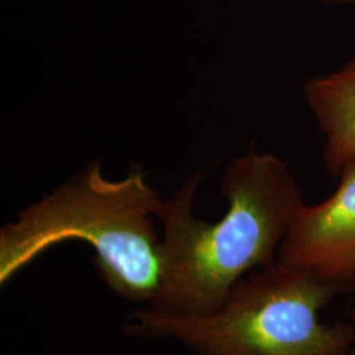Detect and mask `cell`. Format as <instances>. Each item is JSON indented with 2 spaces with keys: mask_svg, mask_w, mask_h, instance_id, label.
Listing matches in <instances>:
<instances>
[{
  "mask_svg": "<svg viewBox=\"0 0 355 355\" xmlns=\"http://www.w3.org/2000/svg\"><path fill=\"white\" fill-rule=\"evenodd\" d=\"M303 95L325 139L324 165L338 177L355 158V57L328 74L309 78Z\"/></svg>",
  "mask_w": 355,
  "mask_h": 355,
  "instance_id": "5b68a950",
  "label": "cell"
},
{
  "mask_svg": "<svg viewBox=\"0 0 355 355\" xmlns=\"http://www.w3.org/2000/svg\"><path fill=\"white\" fill-rule=\"evenodd\" d=\"M322 4H330V6H355V0H316Z\"/></svg>",
  "mask_w": 355,
  "mask_h": 355,
  "instance_id": "8992f818",
  "label": "cell"
},
{
  "mask_svg": "<svg viewBox=\"0 0 355 355\" xmlns=\"http://www.w3.org/2000/svg\"><path fill=\"white\" fill-rule=\"evenodd\" d=\"M353 316L355 318V311L353 312ZM350 355H355V345L354 347H353V350H352V353H350Z\"/></svg>",
  "mask_w": 355,
  "mask_h": 355,
  "instance_id": "52a82bcc",
  "label": "cell"
},
{
  "mask_svg": "<svg viewBox=\"0 0 355 355\" xmlns=\"http://www.w3.org/2000/svg\"><path fill=\"white\" fill-rule=\"evenodd\" d=\"M338 178L328 199L297 211L277 261L345 293L355 284V158L346 162Z\"/></svg>",
  "mask_w": 355,
  "mask_h": 355,
  "instance_id": "277c9868",
  "label": "cell"
},
{
  "mask_svg": "<svg viewBox=\"0 0 355 355\" xmlns=\"http://www.w3.org/2000/svg\"><path fill=\"white\" fill-rule=\"evenodd\" d=\"M338 293L333 284L275 261L239 280L211 313L142 308L127 328L130 336L175 340L198 355H350L353 327L320 320Z\"/></svg>",
  "mask_w": 355,
  "mask_h": 355,
  "instance_id": "3957f363",
  "label": "cell"
},
{
  "mask_svg": "<svg viewBox=\"0 0 355 355\" xmlns=\"http://www.w3.org/2000/svg\"><path fill=\"white\" fill-rule=\"evenodd\" d=\"M200 178L161 199L155 214L164 227L162 279L150 306L173 315L214 312L239 280L274 263L304 205L290 167L252 150L228 166L221 180L228 211L211 224L192 212Z\"/></svg>",
  "mask_w": 355,
  "mask_h": 355,
  "instance_id": "6da1fadb",
  "label": "cell"
},
{
  "mask_svg": "<svg viewBox=\"0 0 355 355\" xmlns=\"http://www.w3.org/2000/svg\"><path fill=\"white\" fill-rule=\"evenodd\" d=\"M159 202L140 167L108 180L101 164H92L0 229V283L54 245L80 240L95 250L98 270L114 293L152 303L162 279L153 223Z\"/></svg>",
  "mask_w": 355,
  "mask_h": 355,
  "instance_id": "7a4b0ae2",
  "label": "cell"
}]
</instances>
